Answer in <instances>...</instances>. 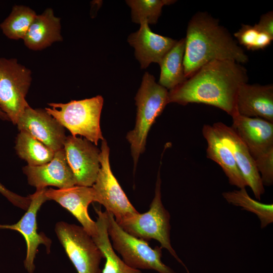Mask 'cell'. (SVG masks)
<instances>
[{
	"mask_svg": "<svg viewBox=\"0 0 273 273\" xmlns=\"http://www.w3.org/2000/svg\"><path fill=\"white\" fill-rule=\"evenodd\" d=\"M47 188L37 189L35 192L29 196L30 203L26 212L16 223L1 224V229H10L19 232L23 236L26 243V256L24 266L29 273L35 269L34 260L40 244L45 245L49 253L52 241L43 233L37 232L36 215L42 204L48 200L45 196Z\"/></svg>",
	"mask_w": 273,
	"mask_h": 273,
	"instance_id": "11",
	"label": "cell"
},
{
	"mask_svg": "<svg viewBox=\"0 0 273 273\" xmlns=\"http://www.w3.org/2000/svg\"><path fill=\"white\" fill-rule=\"evenodd\" d=\"M248 80L247 70L241 64L231 60H213L170 90L168 103L211 105L232 117L237 113L236 103L239 88Z\"/></svg>",
	"mask_w": 273,
	"mask_h": 273,
	"instance_id": "1",
	"label": "cell"
},
{
	"mask_svg": "<svg viewBox=\"0 0 273 273\" xmlns=\"http://www.w3.org/2000/svg\"><path fill=\"white\" fill-rule=\"evenodd\" d=\"M45 196L48 200H54L68 210L92 237L97 235L96 222L90 218L88 213L89 205L96 202L92 187L75 185L58 190L47 189Z\"/></svg>",
	"mask_w": 273,
	"mask_h": 273,
	"instance_id": "13",
	"label": "cell"
},
{
	"mask_svg": "<svg viewBox=\"0 0 273 273\" xmlns=\"http://www.w3.org/2000/svg\"><path fill=\"white\" fill-rule=\"evenodd\" d=\"M185 38L177 41L165 55L160 62L159 84L167 90H171L185 82L184 57Z\"/></svg>",
	"mask_w": 273,
	"mask_h": 273,
	"instance_id": "22",
	"label": "cell"
},
{
	"mask_svg": "<svg viewBox=\"0 0 273 273\" xmlns=\"http://www.w3.org/2000/svg\"><path fill=\"white\" fill-rule=\"evenodd\" d=\"M161 179L158 170L155 196L149 210L144 213L131 214L117 222L126 233L146 242L154 239L181 264L187 273H190L186 265L172 248L170 240V214L165 208L161 191Z\"/></svg>",
	"mask_w": 273,
	"mask_h": 273,
	"instance_id": "4",
	"label": "cell"
},
{
	"mask_svg": "<svg viewBox=\"0 0 273 273\" xmlns=\"http://www.w3.org/2000/svg\"><path fill=\"white\" fill-rule=\"evenodd\" d=\"M63 149L76 185L92 187L100 168V150L86 139L66 136Z\"/></svg>",
	"mask_w": 273,
	"mask_h": 273,
	"instance_id": "10",
	"label": "cell"
},
{
	"mask_svg": "<svg viewBox=\"0 0 273 273\" xmlns=\"http://www.w3.org/2000/svg\"><path fill=\"white\" fill-rule=\"evenodd\" d=\"M223 143L229 148L245 181L256 199L260 200L264 188L254 161L247 147L232 128L222 122L212 125Z\"/></svg>",
	"mask_w": 273,
	"mask_h": 273,
	"instance_id": "14",
	"label": "cell"
},
{
	"mask_svg": "<svg viewBox=\"0 0 273 273\" xmlns=\"http://www.w3.org/2000/svg\"><path fill=\"white\" fill-rule=\"evenodd\" d=\"M31 80V70L17 59L0 58V109L14 125L29 106L26 96Z\"/></svg>",
	"mask_w": 273,
	"mask_h": 273,
	"instance_id": "7",
	"label": "cell"
},
{
	"mask_svg": "<svg viewBox=\"0 0 273 273\" xmlns=\"http://www.w3.org/2000/svg\"><path fill=\"white\" fill-rule=\"evenodd\" d=\"M232 117V128L246 146L253 160L273 151V123L238 112Z\"/></svg>",
	"mask_w": 273,
	"mask_h": 273,
	"instance_id": "15",
	"label": "cell"
},
{
	"mask_svg": "<svg viewBox=\"0 0 273 273\" xmlns=\"http://www.w3.org/2000/svg\"><path fill=\"white\" fill-rule=\"evenodd\" d=\"M176 41L152 32L146 21L142 22L140 29L128 37V42L135 49L136 58L144 69L153 62L159 64Z\"/></svg>",
	"mask_w": 273,
	"mask_h": 273,
	"instance_id": "17",
	"label": "cell"
},
{
	"mask_svg": "<svg viewBox=\"0 0 273 273\" xmlns=\"http://www.w3.org/2000/svg\"><path fill=\"white\" fill-rule=\"evenodd\" d=\"M202 134L207 147V158L217 163L228 178L230 185L239 189L245 188L247 184L242 175L229 148L223 143L212 125L205 124Z\"/></svg>",
	"mask_w": 273,
	"mask_h": 273,
	"instance_id": "19",
	"label": "cell"
},
{
	"mask_svg": "<svg viewBox=\"0 0 273 273\" xmlns=\"http://www.w3.org/2000/svg\"><path fill=\"white\" fill-rule=\"evenodd\" d=\"M22 170L28 184L36 189L50 186L65 189L76 185L63 148L55 152L53 159L49 162L35 166L26 165Z\"/></svg>",
	"mask_w": 273,
	"mask_h": 273,
	"instance_id": "16",
	"label": "cell"
},
{
	"mask_svg": "<svg viewBox=\"0 0 273 273\" xmlns=\"http://www.w3.org/2000/svg\"><path fill=\"white\" fill-rule=\"evenodd\" d=\"M222 195L229 204L256 214L260 220L261 229L273 222V204L254 200L249 195L245 188L225 192Z\"/></svg>",
	"mask_w": 273,
	"mask_h": 273,
	"instance_id": "24",
	"label": "cell"
},
{
	"mask_svg": "<svg viewBox=\"0 0 273 273\" xmlns=\"http://www.w3.org/2000/svg\"><path fill=\"white\" fill-rule=\"evenodd\" d=\"M0 193L6 197L14 206L26 210L30 203L29 196H20L6 188L0 183Z\"/></svg>",
	"mask_w": 273,
	"mask_h": 273,
	"instance_id": "29",
	"label": "cell"
},
{
	"mask_svg": "<svg viewBox=\"0 0 273 273\" xmlns=\"http://www.w3.org/2000/svg\"><path fill=\"white\" fill-rule=\"evenodd\" d=\"M98 215L96 224L97 234L92 237L103 254L106 261L101 273H142L126 264L115 253L107 232V214L101 208H95Z\"/></svg>",
	"mask_w": 273,
	"mask_h": 273,
	"instance_id": "21",
	"label": "cell"
},
{
	"mask_svg": "<svg viewBox=\"0 0 273 273\" xmlns=\"http://www.w3.org/2000/svg\"><path fill=\"white\" fill-rule=\"evenodd\" d=\"M19 131H25L56 152L63 148L66 138L64 127L45 109L26 108L17 123Z\"/></svg>",
	"mask_w": 273,
	"mask_h": 273,
	"instance_id": "12",
	"label": "cell"
},
{
	"mask_svg": "<svg viewBox=\"0 0 273 273\" xmlns=\"http://www.w3.org/2000/svg\"><path fill=\"white\" fill-rule=\"evenodd\" d=\"M107 232L112 246L124 262L136 269H151L158 273H177L161 260L162 248H152L145 241L124 231L116 222L113 215L107 212Z\"/></svg>",
	"mask_w": 273,
	"mask_h": 273,
	"instance_id": "6",
	"label": "cell"
},
{
	"mask_svg": "<svg viewBox=\"0 0 273 273\" xmlns=\"http://www.w3.org/2000/svg\"><path fill=\"white\" fill-rule=\"evenodd\" d=\"M213 60H231L241 64L246 63L248 57L217 19L199 12L190 19L187 29L184 57L186 78Z\"/></svg>",
	"mask_w": 273,
	"mask_h": 273,
	"instance_id": "2",
	"label": "cell"
},
{
	"mask_svg": "<svg viewBox=\"0 0 273 273\" xmlns=\"http://www.w3.org/2000/svg\"><path fill=\"white\" fill-rule=\"evenodd\" d=\"M15 149L18 156L32 166L49 162L55 154L54 151L25 131H19Z\"/></svg>",
	"mask_w": 273,
	"mask_h": 273,
	"instance_id": "23",
	"label": "cell"
},
{
	"mask_svg": "<svg viewBox=\"0 0 273 273\" xmlns=\"http://www.w3.org/2000/svg\"><path fill=\"white\" fill-rule=\"evenodd\" d=\"M0 119L2 120L10 121L7 115L0 109Z\"/></svg>",
	"mask_w": 273,
	"mask_h": 273,
	"instance_id": "31",
	"label": "cell"
},
{
	"mask_svg": "<svg viewBox=\"0 0 273 273\" xmlns=\"http://www.w3.org/2000/svg\"><path fill=\"white\" fill-rule=\"evenodd\" d=\"M126 3L131 9L133 22L140 24L146 21L148 24H155L161 15L164 5L173 3L171 0H129Z\"/></svg>",
	"mask_w": 273,
	"mask_h": 273,
	"instance_id": "26",
	"label": "cell"
},
{
	"mask_svg": "<svg viewBox=\"0 0 273 273\" xmlns=\"http://www.w3.org/2000/svg\"><path fill=\"white\" fill-rule=\"evenodd\" d=\"M259 30L273 37V13L269 11L263 14L257 24L254 25Z\"/></svg>",
	"mask_w": 273,
	"mask_h": 273,
	"instance_id": "30",
	"label": "cell"
},
{
	"mask_svg": "<svg viewBox=\"0 0 273 273\" xmlns=\"http://www.w3.org/2000/svg\"><path fill=\"white\" fill-rule=\"evenodd\" d=\"M23 40L25 45L33 51H40L62 41L60 18L55 16L52 8L46 9L37 14Z\"/></svg>",
	"mask_w": 273,
	"mask_h": 273,
	"instance_id": "20",
	"label": "cell"
},
{
	"mask_svg": "<svg viewBox=\"0 0 273 273\" xmlns=\"http://www.w3.org/2000/svg\"><path fill=\"white\" fill-rule=\"evenodd\" d=\"M135 100L137 107L135 125L126 137L130 144L134 169L140 155L145 150L147 137L152 125L169 104L168 91L156 83L152 75L146 72Z\"/></svg>",
	"mask_w": 273,
	"mask_h": 273,
	"instance_id": "3",
	"label": "cell"
},
{
	"mask_svg": "<svg viewBox=\"0 0 273 273\" xmlns=\"http://www.w3.org/2000/svg\"><path fill=\"white\" fill-rule=\"evenodd\" d=\"M55 231L78 273L101 272L103 254L82 226L60 221Z\"/></svg>",
	"mask_w": 273,
	"mask_h": 273,
	"instance_id": "8",
	"label": "cell"
},
{
	"mask_svg": "<svg viewBox=\"0 0 273 273\" xmlns=\"http://www.w3.org/2000/svg\"><path fill=\"white\" fill-rule=\"evenodd\" d=\"M236 107L240 115L273 123L272 84H243L237 93Z\"/></svg>",
	"mask_w": 273,
	"mask_h": 273,
	"instance_id": "18",
	"label": "cell"
},
{
	"mask_svg": "<svg viewBox=\"0 0 273 273\" xmlns=\"http://www.w3.org/2000/svg\"><path fill=\"white\" fill-rule=\"evenodd\" d=\"M263 186L273 184V151L254 159Z\"/></svg>",
	"mask_w": 273,
	"mask_h": 273,
	"instance_id": "28",
	"label": "cell"
},
{
	"mask_svg": "<svg viewBox=\"0 0 273 273\" xmlns=\"http://www.w3.org/2000/svg\"><path fill=\"white\" fill-rule=\"evenodd\" d=\"M36 15L28 7L15 5L9 15L1 23L0 28L9 39H23Z\"/></svg>",
	"mask_w": 273,
	"mask_h": 273,
	"instance_id": "25",
	"label": "cell"
},
{
	"mask_svg": "<svg viewBox=\"0 0 273 273\" xmlns=\"http://www.w3.org/2000/svg\"><path fill=\"white\" fill-rule=\"evenodd\" d=\"M104 100L102 96L81 100H72L67 103H49L50 107L44 109L71 135L83 136L85 139L98 145L103 140L100 127V117Z\"/></svg>",
	"mask_w": 273,
	"mask_h": 273,
	"instance_id": "5",
	"label": "cell"
},
{
	"mask_svg": "<svg viewBox=\"0 0 273 273\" xmlns=\"http://www.w3.org/2000/svg\"><path fill=\"white\" fill-rule=\"evenodd\" d=\"M240 44L247 49L256 51L268 47L273 37L259 30L255 25L242 24L234 34Z\"/></svg>",
	"mask_w": 273,
	"mask_h": 273,
	"instance_id": "27",
	"label": "cell"
},
{
	"mask_svg": "<svg viewBox=\"0 0 273 273\" xmlns=\"http://www.w3.org/2000/svg\"><path fill=\"white\" fill-rule=\"evenodd\" d=\"M109 148L102 140L100 153V168L92 186L96 202L103 205L106 211L112 214L117 222L138 213L113 175L109 162Z\"/></svg>",
	"mask_w": 273,
	"mask_h": 273,
	"instance_id": "9",
	"label": "cell"
}]
</instances>
